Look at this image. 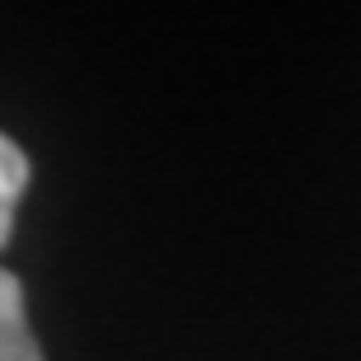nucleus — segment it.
<instances>
[{"instance_id": "nucleus-2", "label": "nucleus", "mask_w": 361, "mask_h": 361, "mask_svg": "<svg viewBox=\"0 0 361 361\" xmlns=\"http://www.w3.org/2000/svg\"><path fill=\"white\" fill-rule=\"evenodd\" d=\"M28 188V155L14 146L10 136H0V249L10 244L14 230V207Z\"/></svg>"}, {"instance_id": "nucleus-1", "label": "nucleus", "mask_w": 361, "mask_h": 361, "mask_svg": "<svg viewBox=\"0 0 361 361\" xmlns=\"http://www.w3.org/2000/svg\"><path fill=\"white\" fill-rule=\"evenodd\" d=\"M0 361H42L38 338L28 329L24 286L10 268H0Z\"/></svg>"}]
</instances>
